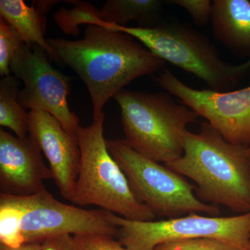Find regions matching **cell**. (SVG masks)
<instances>
[{
  "mask_svg": "<svg viewBox=\"0 0 250 250\" xmlns=\"http://www.w3.org/2000/svg\"><path fill=\"white\" fill-rule=\"evenodd\" d=\"M134 39L120 31L88 25L80 40H47L54 60L72 68L84 83L91 99L93 119L126 85L164 69L165 61Z\"/></svg>",
  "mask_w": 250,
  "mask_h": 250,
  "instance_id": "obj_1",
  "label": "cell"
},
{
  "mask_svg": "<svg viewBox=\"0 0 250 250\" xmlns=\"http://www.w3.org/2000/svg\"><path fill=\"white\" fill-rule=\"evenodd\" d=\"M248 147L228 142L209 123H202L197 134H184L183 155L165 166L193 181L202 202L246 214L250 213Z\"/></svg>",
  "mask_w": 250,
  "mask_h": 250,
  "instance_id": "obj_2",
  "label": "cell"
},
{
  "mask_svg": "<svg viewBox=\"0 0 250 250\" xmlns=\"http://www.w3.org/2000/svg\"><path fill=\"white\" fill-rule=\"evenodd\" d=\"M114 98L128 146L164 165L183 155L184 134L188 125L197 121L196 112L167 93L123 89Z\"/></svg>",
  "mask_w": 250,
  "mask_h": 250,
  "instance_id": "obj_3",
  "label": "cell"
},
{
  "mask_svg": "<svg viewBox=\"0 0 250 250\" xmlns=\"http://www.w3.org/2000/svg\"><path fill=\"white\" fill-rule=\"evenodd\" d=\"M105 114L80 126L76 137L81 152L78 177L70 202L94 205L134 221H152L156 215L138 200L129 181L108 151L104 136Z\"/></svg>",
  "mask_w": 250,
  "mask_h": 250,
  "instance_id": "obj_4",
  "label": "cell"
},
{
  "mask_svg": "<svg viewBox=\"0 0 250 250\" xmlns=\"http://www.w3.org/2000/svg\"><path fill=\"white\" fill-rule=\"evenodd\" d=\"M105 28L132 36L166 62L203 81L213 91H231L250 72V57L240 65L225 62L204 34L187 24L161 22L153 27Z\"/></svg>",
  "mask_w": 250,
  "mask_h": 250,
  "instance_id": "obj_5",
  "label": "cell"
},
{
  "mask_svg": "<svg viewBox=\"0 0 250 250\" xmlns=\"http://www.w3.org/2000/svg\"><path fill=\"white\" fill-rule=\"evenodd\" d=\"M106 142L135 196L156 216L170 219L190 213H204L211 216L220 214V207L199 200L194 192L195 187L183 176L141 155L124 139H106Z\"/></svg>",
  "mask_w": 250,
  "mask_h": 250,
  "instance_id": "obj_6",
  "label": "cell"
},
{
  "mask_svg": "<svg viewBox=\"0 0 250 250\" xmlns=\"http://www.w3.org/2000/svg\"><path fill=\"white\" fill-rule=\"evenodd\" d=\"M118 227V241L130 250H154L166 242L214 238L241 250H250V213L231 217L197 213L152 221H134L108 213Z\"/></svg>",
  "mask_w": 250,
  "mask_h": 250,
  "instance_id": "obj_7",
  "label": "cell"
},
{
  "mask_svg": "<svg viewBox=\"0 0 250 250\" xmlns=\"http://www.w3.org/2000/svg\"><path fill=\"white\" fill-rule=\"evenodd\" d=\"M39 46H21L11 63L14 77L22 81L18 100L24 109L47 112L58 120L67 132L76 136L80 118L67 103L70 77L54 68Z\"/></svg>",
  "mask_w": 250,
  "mask_h": 250,
  "instance_id": "obj_8",
  "label": "cell"
},
{
  "mask_svg": "<svg viewBox=\"0 0 250 250\" xmlns=\"http://www.w3.org/2000/svg\"><path fill=\"white\" fill-rule=\"evenodd\" d=\"M159 86L203 117L228 142L250 146V85L234 91L190 88L168 69L155 77Z\"/></svg>",
  "mask_w": 250,
  "mask_h": 250,
  "instance_id": "obj_9",
  "label": "cell"
},
{
  "mask_svg": "<svg viewBox=\"0 0 250 250\" xmlns=\"http://www.w3.org/2000/svg\"><path fill=\"white\" fill-rule=\"evenodd\" d=\"M24 212L21 232L24 241H42L49 237L69 234L108 235L117 237L118 227L106 210H88L58 201L47 190L22 197Z\"/></svg>",
  "mask_w": 250,
  "mask_h": 250,
  "instance_id": "obj_10",
  "label": "cell"
},
{
  "mask_svg": "<svg viewBox=\"0 0 250 250\" xmlns=\"http://www.w3.org/2000/svg\"><path fill=\"white\" fill-rule=\"evenodd\" d=\"M39 145L30 135L20 139L0 129V192L28 197L47 190L44 181L52 179Z\"/></svg>",
  "mask_w": 250,
  "mask_h": 250,
  "instance_id": "obj_11",
  "label": "cell"
},
{
  "mask_svg": "<svg viewBox=\"0 0 250 250\" xmlns=\"http://www.w3.org/2000/svg\"><path fill=\"white\" fill-rule=\"evenodd\" d=\"M29 115V134L47 158L61 195L70 202L81 163L77 137L67 132L58 120L47 112L31 110Z\"/></svg>",
  "mask_w": 250,
  "mask_h": 250,
  "instance_id": "obj_12",
  "label": "cell"
},
{
  "mask_svg": "<svg viewBox=\"0 0 250 250\" xmlns=\"http://www.w3.org/2000/svg\"><path fill=\"white\" fill-rule=\"evenodd\" d=\"M212 31L215 39L233 54L250 57V1L215 0Z\"/></svg>",
  "mask_w": 250,
  "mask_h": 250,
  "instance_id": "obj_13",
  "label": "cell"
},
{
  "mask_svg": "<svg viewBox=\"0 0 250 250\" xmlns=\"http://www.w3.org/2000/svg\"><path fill=\"white\" fill-rule=\"evenodd\" d=\"M164 1L159 0H108L97 17L99 27L110 25L125 27L130 22H136L141 27H153L159 23Z\"/></svg>",
  "mask_w": 250,
  "mask_h": 250,
  "instance_id": "obj_14",
  "label": "cell"
},
{
  "mask_svg": "<svg viewBox=\"0 0 250 250\" xmlns=\"http://www.w3.org/2000/svg\"><path fill=\"white\" fill-rule=\"evenodd\" d=\"M0 16L19 33L26 45L39 46L54 59L53 51L45 39V14L22 0H1Z\"/></svg>",
  "mask_w": 250,
  "mask_h": 250,
  "instance_id": "obj_15",
  "label": "cell"
},
{
  "mask_svg": "<svg viewBox=\"0 0 250 250\" xmlns=\"http://www.w3.org/2000/svg\"><path fill=\"white\" fill-rule=\"evenodd\" d=\"M19 82L16 77H2L0 80V125L14 131L20 139L27 137L29 115L18 100Z\"/></svg>",
  "mask_w": 250,
  "mask_h": 250,
  "instance_id": "obj_16",
  "label": "cell"
},
{
  "mask_svg": "<svg viewBox=\"0 0 250 250\" xmlns=\"http://www.w3.org/2000/svg\"><path fill=\"white\" fill-rule=\"evenodd\" d=\"M22 197L0 193V244L16 248L25 243L21 232Z\"/></svg>",
  "mask_w": 250,
  "mask_h": 250,
  "instance_id": "obj_17",
  "label": "cell"
},
{
  "mask_svg": "<svg viewBox=\"0 0 250 250\" xmlns=\"http://www.w3.org/2000/svg\"><path fill=\"white\" fill-rule=\"evenodd\" d=\"M74 4L71 9L62 8L53 18L62 32L69 35L77 36L80 34L79 25H98L97 18L98 9L93 5L82 1H69Z\"/></svg>",
  "mask_w": 250,
  "mask_h": 250,
  "instance_id": "obj_18",
  "label": "cell"
},
{
  "mask_svg": "<svg viewBox=\"0 0 250 250\" xmlns=\"http://www.w3.org/2000/svg\"><path fill=\"white\" fill-rule=\"evenodd\" d=\"M24 43L22 38L14 27L0 18V75L9 76L11 63L21 46Z\"/></svg>",
  "mask_w": 250,
  "mask_h": 250,
  "instance_id": "obj_19",
  "label": "cell"
},
{
  "mask_svg": "<svg viewBox=\"0 0 250 250\" xmlns=\"http://www.w3.org/2000/svg\"><path fill=\"white\" fill-rule=\"evenodd\" d=\"M154 250H241L236 247L214 238H193L166 242Z\"/></svg>",
  "mask_w": 250,
  "mask_h": 250,
  "instance_id": "obj_20",
  "label": "cell"
},
{
  "mask_svg": "<svg viewBox=\"0 0 250 250\" xmlns=\"http://www.w3.org/2000/svg\"><path fill=\"white\" fill-rule=\"evenodd\" d=\"M114 238L98 233L75 235L74 250H130Z\"/></svg>",
  "mask_w": 250,
  "mask_h": 250,
  "instance_id": "obj_21",
  "label": "cell"
},
{
  "mask_svg": "<svg viewBox=\"0 0 250 250\" xmlns=\"http://www.w3.org/2000/svg\"><path fill=\"white\" fill-rule=\"evenodd\" d=\"M165 2L184 8L197 25H205L211 18L213 3L209 0H171Z\"/></svg>",
  "mask_w": 250,
  "mask_h": 250,
  "instance_id": "obj_22",
  "label": "cell"
},
{
  "mask_svg": "<svg viewBox=\"0 0 250 250\" xmlns=\"http://www.w3.org/2000/svg\"><path fill=\"white\" fill-rule=\"evenodd\" d=\"M41 250H74L73 236L69 234L49 237L41 241Z\"/></svg>",
  "mask_w": 250,
  "mask_h": 250,
  "instance_id": "obj_23",
  "label": "cell"
},
{
  "mask_svg": "<svg viewBox=\"0 0 250 250\" xmlns=\"http://www.w3.org/2000/svg\"><path fill=\"white\" fill-rule=\"evenodd\" d=\"M42 244L40 241L25 242L19 247L12 248L0 244V250H41Z\"/></svg>",
  "mask_w": 250,
  "mask_h": 250,
  "instance_id": "obj_24",
  "label": "cell"
},
{
  "mask_svg": "<svg viewBox=\"0 0 250 250\" xmlns=\"http://www.w3.org/2000/svg\"><path fill=\"white\" fill-rule=\"evenodd\" d=\"M61 2L60 1H33V6L36 9L40 11L41 13L45 14L51 9L54 5Z\"/></svg>",
  "mask_w": 250,
  "mask_h": 250,
  "instance_id": "obj_25",
  "label": "cell"
},
{
  "mask_svg": "<svg viewBox=\"0 0 250 250\" xmlns=\"http://www.w3.org/2000/svg\"><path fill=\"white\" fill-rule=\"evenodd\" d=\"M247 153H248V157L250 159V147H248L247 149Z\"/></svg>",
  "mask_w": 250,
  "mask_h": 250,
  "instance_id": "obj_26",
  "label": "cell"
}]
</instances>
